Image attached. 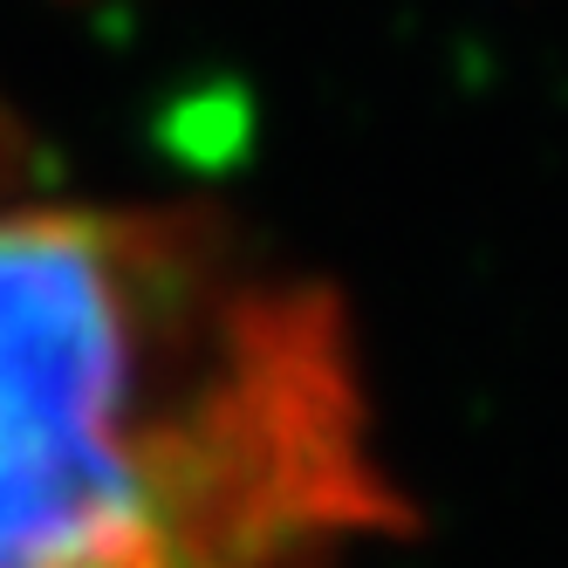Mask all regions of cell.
Listing matches in <instances>:
<instances>
[{"instance_id": "1", "label": "cell", "mask_w": 568, "mask_h": 568, "mask_svg": "<svg viewBox=\"0 0 568 568\" xmlns=\"http://www.w3.org/2000/svg\"><path fill=\"white\" fill-rule=\"evenodd\" d=\"M390 527L343 302L206 213H0V568H343Z\"/></svg>"}]
</instances>
